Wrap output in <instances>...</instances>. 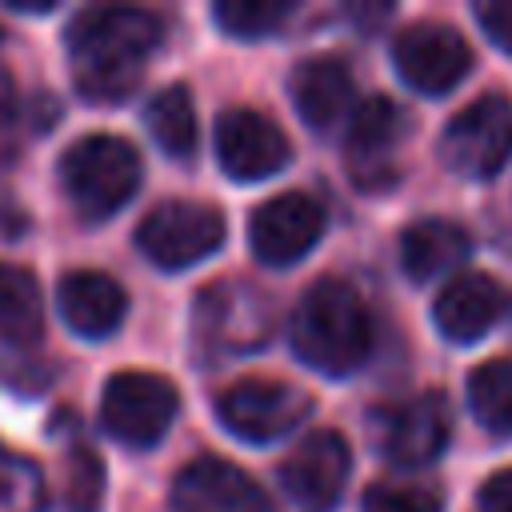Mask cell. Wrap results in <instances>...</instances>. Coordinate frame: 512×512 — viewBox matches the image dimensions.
Returning a JSON list of instances; mask_svg holds the SVG:
<instances>
[{"mask_svg": "<svg viewBox=\"0 0 512 512\" xmlns=\"http://www.w3.org/2000/svg\"><path fill=\"white\" fill-rule=\"evenodd\" d=\"M72 84L92 104H120L160 48V20L144 8H84L68 24Z\"/></svg>", "mask_w": 512, "mask_h": 512, "instance_id": "obj_1", "label": "cell"}, {"mask_svg": "<svg viewBox=\"0 0 512 512\" xmlns=\"http://www.w3.org/2000/svg\"><path fill=\"white\" fill-rule=\"evenodd\" d=\"M288 336L308 368L324 376H344L360 368L372 352V316L352 284L324 276L292 308Z\"/></svg>", "mask_w": 512, "mask_h": 512, "instance_id": "obj_2", "label": "cell"}, {"mask_svg": "<svg viewBox=\"0 0 512 512\" xmlns=\"http://www.w3.org/2000/svg\"><path fill=\"white\" fill-rule=\"evenodd\" d=\"M60 184L84 220H108L140 188V156L120 136H80L60 156Z\"/></svg>", "mask_w": 512, "mask_h": 512, "instance_id": "obj_3", "label": "cell"}, {"mask_svg": "<svg viewBox=\"0 0 512 512\" xmlns=\"http://www.w3.org/2000/svg\"><path fill=\"white\" fill-rule=\"evenodd\" d=\"M220 240H224V216L200 200H164L136 228V248L156 268L168 272L200 264L220 248Z\"/></svg>", "mask_w": 512, "mask_h": 512, "instance_id": "obj_4", "label": "cell"}, {"mask_svg": "<svg viewBox=\"0 0 512 512\" xmlns=\"http://www.w3.org/2000/svg\"><path fill=\"white\" fill-rule=\"evenodd\" d=\"M512 156V104L504 96H480L460 108L440 132V160L464 180H484Z\"/></svg>", "mask_w": 512, "mask_h": 512, "instance_id": "obj_5", "label": "cell"}, {"mask_svg": "<svg viewBox=\"0 0 512 512\" xmlns=\"http://www.w3.org/2000/svg\"><path fill=\"white\" fill-rule=\"evenodd\" d=\"M180 396L156 372H116L100 396V424L128 448H152L176 420Z\"/></svg>", "mask_w": 512, "mask_h": 512, "instance_id": "obj_6", "label": "cell"}, {"mask_svg": "<svg viewBox=\"0 0 512 512\" xmlns=\"http://www.w3.org/2000/svg\"><path fill=\"white\" fill-rule=\"evenodd\" d=\"M220 424L248 440V444H268V440H280L288 436L308 412H312V396L296 384H284V380H240L232 384L220 404Z\"/></svg>", "mask_w": 512, "mask_h": 512, "instance_id": "obj_7", "label": "cell"}, {"mask_svg": "<svg viewBox=\"0 0 512 512\" xmlns=\"http://www.w3.org/2000/svg\"><path fill=\"white\" fill-rule=\"evenodd\" d=\"M352 468V452L348 440L332 428H320L312 436H304L288 460H280V492L292 504V512H328L348 480Z\"/></svg>", "mask_w": 512, "mask_h": 512, "instance_id": "obj_8", "label": "cell"}, {"mask_svg": "<svg viewBox=\"0 0 512 512\" xmlns=\"http://www.w3.org/2000/svg\"><path fill=\"white\" fill-rule=\"evenodd\" d=\"M392 64H396L400 80L408 88H416L420 96H444L468 76L472 48L456 28L424 20V24H412L396 36Z\"/></svg>", "mask_w": 512, "mask_h": 512, "instance_id": "obj_9", "label": "cell"}, {"mask_svg": "<svg viewBox=\"0 0 512 512\" xmlns=\"http://www.w3.org/2000/svg\"><path fill=\"white\" fill-rule=\"evenodd\" d=\"M320 236H324V208L308 192H284L264 200L248 224V244L256 260H264L268 268H288L304 260Z\"/></svg>", "mask_w": 512, "mask_h": 512, "instance_id": "obj_10", "label": "cell"}, {"mask_svg": "<svg viewBox=\"0 0 512 512\" xmlns=\"http://www.w3.org/2000/svg\"><path fill=\"white\" fill-rule=\"evenodd\" d=\"M452 436V412L440 392L408 396L380 412V448L400 468L432 464Z\"/></svg>", "mask_w": 512, "mask_h": 512, "instance_id": "obj_11", "label": "cell"}, {"mask_svg": "<svg viewBox=\"0 0 512 512\" xmlns=\"http://www.w3.org/2000/svg\"><path fill=\"white\" fill-rule=\"evenodd\" d=\"M172 512H272L264 488L220 456H196L184 464L168 492Z\"/></svg>", "mask_w": 512, "mask_h": 512, "instance_id": "obj_12", "label": "cell"}, {"mask_svg": "<svg viewBox=\"0 0 512 512\" xmlns=\"http://www.w3.org/2000/svg\"><path fill=\"white\" fill-rule=\"evenodd\" d=\"M216 156L232 180H264L292 156L288 136L256 108H228L216 120Z\"/></svg>", "mask_w": 512, "mask_h": 512, "instance_id": "obj_13", "label": "cell"}, {"mask_svg": "<svg viewBox=\"0 0 512 512\" xmlns=\"http://www.w3.org/2000/svg\"><path fill=\"white\" fill-rule=\"evenodd\" d=\"M200 332L224 352H252L272 332V304L248 284H208L196 304Z\"/></svg>", "mask_w": 512, "mask_h": 512, "instance_id": "obj_14", "label": "cell"}, {"mask_svg": "<svg viewBox=\"0 0 512 512\" xmlns=\"http://www.w3.org/2000/svg\"><path fill=\"white\" fill-rule=\"evenodd\" d=\"M408 132V116L388 96H368L348 116V172L364 188L392 180V152Z\"/></svg>", "mask_w": 512, "mask_h": 512, "instance_id": "obj_15", "label": "cell"}, {"mask_svg": "<svg viewBox=\"0 0 512 512\" xmlns=\"http://www.w3.org/2000/svg\"><path fill=\"white\" fill-rule=\"evenodd\" d=\"M56 308L64 316V324L84 336V340H104L120 328L124 312H128V296L124 288L104 276V272H92V268H80V272H68L56 288Z\"/></svg>", "mask_w": 512, "mask_h": 512, "instance_id": "obj_16", "label": "cell"}, {"mask_svg": "<svg viewBox=\"0 0 512 512\" xmlns=\"http://www.w3.org/2000/svg\"><path fill=\"white\" fill-rule=\"evenodd\" d=\"M500 312H504V288L480 272L452 276L432 304V320H436L440 336H448L456 344L480 340L500 320Z\"/></svg>", "mask_w": 512, "mask_h": 512, "instance_id": "obj_17", "label": "cell"}, {"mask_svg": "<svg viewBox=\"0 0 512 512\" xmlns=\"http://www.w3.org/2000/svg\"><path fill=\"white\" fill-rule=\"evenodd\" d=\"M288 88H292V104H296L300 120L308 128H316V132H328L348 112H356L352 76L336 56H312V60L296 64Z\"/></svg>", "mask_w": 512, "mask_h": 512, "instance_id": "obj_18", "label": "cell"}, {"mask_svg": "<svg viewBox=\"0 0 512 512\" xmlns=\"http://www.w3.org/2000/svg\"><path fill=\"white\" fill-rule=\"evenodd\" d=\"M468 256V232L452 220H416L400 236V264L412 280H436L460 268Z\"/></svg>", "mask_w": 512, "mask_h": 512, "instance_id": "obj_19", "label": "cell"}, {"mask_svg": "<svg viewBox=\"0 0 512 512\" xmlns=\"http://www.w3.org/2000/svg\"><path fill=\"white\" fill-rule=\"evenodd\" d=\"M44 336V296L28 268L0 260V344L24 348Z\"/></svg>", "mask_w": 512, "mask_h": 512, "instance_id": "obj_20", "label": "cell"}, {"mask_svg": "<svg viewBox=\"0 0 512 512\" xmlns=\"http://www.w3.org/2000/svg\"><path fill=\"white\" fill-rule=\"evenodd\" d=\"M144 124H148L156 148L168 152L172 160H188L196 152V104L184 84L160 88L144 108Z\"/></svg>", "mask_w": 512, "mask_h": 512, "instance_id": "obj_21", "label": "cell"}, {"mask_svg": "<svg viewBox=\"0 0 512 512\" xmlns=\"http://www.w3.org/2000/svg\"><path fill=\"white\" fill-rule=\"evenodd\" d=\"M468 404L488 432L512 436V356L484 360L468 376Z\"/></svg>", "mask_w": 512, "mask_h": 512, "instance_id": "obj_22", "label": "cell"}, {"mask_svg": "<svg viewBox=\"0 0 512 512\" xmlns=\"http://www.w3.org/2000/svg\"><path fill=\"white\" fill-rule=\"evenodd\" d=\"M292 16V0H220L212 8V20L236 36V40H256L276 32Z\"/></svg>", "mask_w": 512, "mask_h": 512, "instance_id": "obj_23", "label": "cell"}, {"mask_svg": "<svg viewBox=\"0 0 512 512\" xmlns=\"http://www.w3.org/2000/svg\"><path fill=\"white\" fill-rule=\"evenodd\" d=\"M40 504L44 484L36 464L0 444V512H40Z\"/></svg>", "mask_w": 512, "mask_h": 512, "instance_id": "obj_24", "label": "cell"}, {"mask_svg": "<svg viewBox=\"0 0 512 512\" xmlns=\"http://www.w3.org/2000/svg\"><path fill=\"white\" fill-rule=\"evenodd\" d=\"M364 512H440V492L420 480H376L364 492Z\"/></svg>", "mask_w": 512, "mask_h": 512, "instance_id": "obj_25", "label": "cell"}, {"mask_svg": "<svg viewBox=\"0 0 512 512\" xmlns=\"http://www.w3.org/2000/svg\"><path fill=\"white\" fill-rule=\"evenodd\" d=\"M100 496H104V468L88 448H76L72 464H68V504H72V512H96Z\"/></svg>", "mask_w": 512, "mask_h": 512, "instance_id": "obj_26", "label": "cell"}, {"mask_svg": "<svg viewBox=\"0 0 512 512\" xmlns=\"http://www.w3.org/2000/svg\"><path fill=\"white\" fill-rule=\"evenodd\" d=\"M20 148V96H16V80L0 68V168L16 160Z\"/></svg>", "mask_w": 512, "mask_h": 512, "instance_id": "obj_27", "label": "cell"}, {"mask_svg": "<svg viewBox=\"0 0 512 512\" xmlns=\"http://www.w3.org/2000/svg\"><path fill=\"white\" fill-rule=\"evenodd\" d=\"M476 20L480 28L488 32V40L512 56V0H488V4H476Z\"/></svg>", "mask_w": 512, "mask_h": 512, "instance_id": "obj_28", "label": "cell"}, {"mask_svg": "<svg viewBox=\"0 0 512 512\" xmlns=\"http://www.w3.org/2000/svg\"><path fill=\"white\" fill-rule=\"evenodd\" d=\"M480 512H512V468L492 472L480 488Z\"/></svg>", "mask_w": 512, "mask_h": 512, "instance_id": "obj_29", "label": "cell"}, {"mask_svg": "<svg viewBox=\"0 0 512 512\" xmlns=\"http://www.w3.org/2000/svg\"><path fill=\"white\" fill-rule=\"evenodd\" d=\"M20 228H24V224H20V212L4 204V208H0V236H16Z\"/></svg>", "mask_w": 512, "mask_h": 512, "instance_id": "obj_30", "label": "cell"}]
</instances>
